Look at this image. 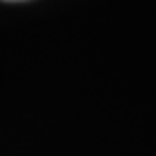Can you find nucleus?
<instances>
[{
    "instance_id": "f257e3e1",
    "label": "nucleus",
    "mask_w": 156,
    "mask_h": 156,
    "mask_svg": "<svg viewBox=\"0 0 156 156\" xmlns=\"http://www.w3.org/2000/svg\"><path fill=\"white\" fill-rule=\"evenodd\" d=\"M6 2H18V0H6Z\"/></svg>"
}]
</instances>
